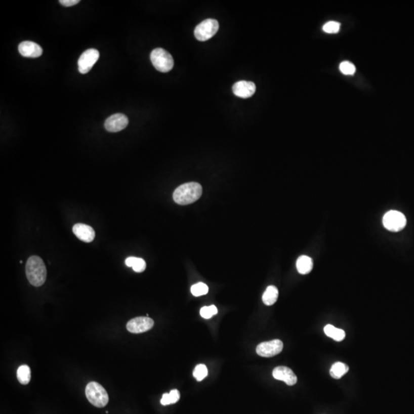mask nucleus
Instances as JSON below:
<instances>
[{"mask_svg": "<svg viewBox=\"0 0 414 414\" xmlns=\"http://www.w3.org/2000/svg\"><path fill=\"white\" fill-rule=\"evenodd\" d=\"M128 125V118L123 114H114L110 116L105 122V128L108 132L111 133L120 132L127 128Z\"/></svg>", "mask_w": 414, "mask_h": 414, "instance_id": "10", "label": "nucleus"}, {"mask_svg": "<svg viewBox=\"0 0 414 414\" xmlns=\"http://www.w3.org/2000/svg\"><path fill=\"white\" fill-rule=\"evenodd\" d=\"M202 188L198 183L191 182L183 184L176 189L173 194L174 202L180 205L193 203L202 196Z\"/></svg>", "mask_w": 414, "mask_h": 414, "instance_id": "2", "label": "nucleus"}, {"mask_svg": "<svg viewBox=\"0 0 414 414\" xmlns=\"http://www.w3.org/2000/svg\"><path fill=\"white\" fill-rule=\"evenodd\" d=\"M278 297V288L273 285H270L266 288L263 296V301L265 305L270 306L276 302Z\"/></svg>", "mask_w": 414, "mask_h": 414, "instance_id": "19", "label": "nucleus"}, {"mask_svg": "<svg viewBox=\"0 0 414 414\" xmlns=\"http://www.w3.org/2000/svg\"><path fill=\"white\" fill-rule=\"evenodd\" d=\"M283 343L278 339L263 342L258 345L256 352L258 355L264 357H272L282 351Z\"/></svg>", "mask_w": 414, "mask_h": 414, "instance_id": "8", "label": "nucleus"}, {"mask_svg": "<svg viewBox=\"0 0 414 414\" xmlns=\"http://www.w3.org/2000/svg\"><path fill=\"white\" fill-rule=\"evenodd\" d=\"M296 267L299 273L302 275H306L313 269V261L308 256H300L296 262Z\"/></svg>", "mask_w": 414, "mask_h": 414, "instance_id": "15", "label": "nucleus"}, {"mask_svg": "<svg viewBox=\"0 0 414 414\" xmlns=\"http://www.w3.org/2000/svg\"><path fill=\"white\" fill-rule=\"evenodd\" d=\"M339 68H340V71L343 74H347V75H352L356 71V68L354 64L352 62H348V61L342 62L340 64Z\"/></svg>", "mask_w": 414, "mask_h": 414, "instance_id": "24", "label": "nucleus"}, {"mask_svg": "<svg viewBox=\"0 0 414 414\" xmlns=\"http://www.w3.org/2000/svg\"><path fill=\"white\" fill-rule=\"evenodd\" d=\"M125 264L133 269L136 272H143L146 269V263L141 258L128 257L125 260Z\"/></svg>", "mask_w": 414, "mask_h": 414, "instance_id": "18", "label": "nucleus"}, {"mask_svg": "<svg viewBox=\"0 0 414 414\" xmlns=\"http://www.w3.org/2000/svg\"><path fill=\"white\" fill-rule=\"evenodd\" d=\"M73 232L77 239L85 242H92L95 237V232L92 226L83 223H77L72 228Z\"/></svg>", "mask_w": 414, "mask_h": 414, "instance_id": "13", "label": "nucleus"}, {"mask_svg": "<svg viewBox=\"0 0 414 414\" xmlns=\"http://www.w3.org/2000/svg\"><path fill=\"white\" fill-rule=\"evenodd\" d=\"M256 90V85L252 81H238L232 86V92L234 95L242 98H251L254 95Z\"/></svg>", "mask_w": 414, "mask_h": 414, "instance_id": "14", "label": "nucleus"}, {"mask_svg": "<svg viewBox=\"0 0 414 414\" xmlns=\"http://www.w3.org/2000/svg\"><path fill=\"white\" fill-rule=\"evenodd\" d=\"M208 375V369L206 366L204 364H198L195 367L194 371H193V377L196 378V381H201L207 377Z\"/></svg>", "mask_w": 414, "mask_h": 414, "instance_id": "23", "label": "nucleus"}, {"mask_svg": "<svg viewBox=\"0 0 414 414\" xmlns=\"http://www.w3.org/2000/svg\"><path fill=\"white\" fill-rule=\"evenodd\" d=\"M19 52L23 57L36 59L43 54V49L37 43L25 41L19 44Z\"/></svg>", "mask_w": 414, "mask_h": 414, "instance_id": "11", "label": "nucleus"}, {"mask_svg": "<svg viewBox=\"0 0 414 414\" xmlns=\"http://www.w3.org/2000/svg\"><path fill=\"white\" fill-rule=\"evenodd\" d=\"M59 3L64 7H70L77 5V4H79L80 1L79 0H60Z\"/></svg>", "mask_w": 414, "mask_h": 414, "instance_id": "27", "label": "nucleus"}, {"mask_svg": "<svg viewBox=\"0 0 414 414\" xmlns=\"http://www.w3.org/2000/svg\"><path fill=\"white\" fill-rule=\"evenodd\" d=\"M86 394L88 400L96 407H105L109 401L106 390L95 381L89 383L86 386Z\"/></svg>", "mask_w": 414, "mask_h": 414, "instance_id": "3", "label": "nucleus"}, {"mask_svg": "<svg viewBox=\"0 0 414 414\" xmlns=\"http://www.w3.org/2000/svg\"><path fill=\"white\" fill-rule=\"evenodd\" d=\"M150 61L153 66L160 72H168L174 68L172 56L161 48L153 49L150 53Z\"/></svg>", "mask_w": 414, "mask_h": 414, "instance_id": "4", "label": "nucleus"}, {"mask_svg": "<svg viewBox=\"0 0 414 414\" xmlns=\"http://www.w3.org/2000/svg\"><path fill=\"white\" fill-rule=\"evenodd\" d=\"M99 52L95 49H88L80 56L77 65L78 71L81 74H87L99 59Z\"/></svg>", "mask_w": 414, "mask_h": 414, "instance_id": "7", "label": "nucleus"}, {"mask_svg": "<svg viewBox=\"0 0 414 414\" xmlns=\"http://www.w3.org/2000/svg\"><path fill=\"white\" fill-rule=\"evenodd\" d=\"M169 397L171 404L176 403L180 400V392H179V391H177V390H172V391L169 393Z\"/></svg>", "mask_w": 414, "mask_h": 414, "instance_id": "26", "label": "nucleus"}, {"mask_svg": "<svg viewBox=\"0 0 414 414\" xmlns=\"http://www.w3.org/2000/svg\"><path fill=\"white\" fill-rule=\"evenodd\" d=\"M340 29V23L335 21H330L327 22L325 25L323 26V30L326 33L332 34L337 33Z\"/></svg>", "mask_w": 414, "mask_h": 414, "instance_id": "25", "label": "nucleus"}, {"mask_svg": "<svg viewBox=\"0 0 414 414\" xmlns=\"http://www.w3.org/2000/svg\"><path fill=\"white\" fill-rule=\"evenodd\" d=\"M324 332L327 337L336 342H342L345 339V332L342 329L337 328L332 324H327L324 327Z\"/></svg>", "mask_w": 414, "mask_h": 414, "instance_id": "16", "label": "nucleus"}, {"mask_svg": "<svg viewBox=\"0 0 414 414\" xmlns=\"http://www.w3.org/2000/svg\"><path fill=\"white\" fill-rule=\"evenodd\" d=\"M160 403L163 406H167V405L171 404V401H170V397H169V393L168 394H164L162 397L161 400H160Z\"/></svg>", "mask_w": 414, "mask_h": 414, "instance_id": "28", "label": "nucleus"}, {"mask_svg": "<svg viewBox=\"0 0 414 414\" xmlns=\"http://www.w3.org/2000/svg\"><path fill=\"white\" fill-rule=\"evenodd\" d=\"M219 27L220 25L216 19H205L196 26L194 30L195 37L199 41H207L217 34Z\"/></svg>", "mask_w": 414, "mask_h": 414, "instance_id": "5", "label": "nucleus"}, {"mask_svg": "<svg viewBox=\"0 0 414 414\" xmlns=\"http://www.w3.org/2000/svg\"><path fill=\"white\" fill-rule=\"evenodd\" d=\"M272 376L278 381H284L288 386L295 385L298 381L294 372L289 367L283 366L275 367L272 372Z\"/></svg>", "mask_w": 414, "mask_h": 414, "instance_id": "12", "label": "nucleus"}, {"mask_svg": "<svg viewBox=\"0 0 414 414\" xmlns=\"http://www.w3.org/2000/svg\"><path fill=\"white\" fill-rule=\"evenodd\" d=\"M17 378L22 385H26L30 382L31 370L28 365H22L18 368Z\"/></svg>", "mask_w": 414, "mask_h": 414, "instance_id": "20", "label": "nucleus"}, {"mask_svg": "<svg viewBox=\"0 0 414 414\" xmlns=\"http://www.w3.org/2000/svg\"><path fill=\"white\" fill-rule=\"evenodd\" d=\"M349 370V367L342 362H336L330 367V375L335 379H340Z\"/></svg>", "mask_w": 414, "mask_h": 414, "instance_id": "17", "label": "nucleus"}, {"mask_svg": "<svg viewBox=\"0 0 414 414\" xmlns=\"http://www.w3.org/2000/svg\"><path fill=\"white\" fill-rule=\"evenodd\" d=\"M208 291H209V288H208L206 284L202 282L193 284V286L191 287V293L196 297L206 295Z\"/></svg>", "mask_w": 414, "mask_h": 414, "instance_id": "21", "label": "nucleus"}, {"mask_svg": "<svg viewBox=\"0 0 414 414\" xmlns=\"http://www.w3.org/2000/svg\"><path fill=\"white\" fill-rule=\"evenodd\" d=\"M217 313H218V309L215 305L204 306L200 309V315L205 319H209L214 315H217Z\"/></svg>", "mask_w": 414, "mask_h": 414, "instance_id": "22", "label": "nucleus"}, {"mask_svg": "<svg viewBox=\"0 0 414 414\" xmlns=\"http://www.w3.org/2000/svg\"><path fill=\"white\" fill-rule=\"evenodd\" d=\"M154 321L149 317H138L130 320L127 324L128 332L134 334L144 333L153 327Z\"/></svg>", "mask_w": 414, "mask_h": 414, "instance_id": "9", "label": "nucleus"}, {"mask_svg": "<svg viewBox=\"0 0 414 414\" xmlns=\"http://www.w3.org/2000/svg\"><path fill=\"white\" fill-rule=\"evenodd\" d=\"M25 274L29 283L35 287H40L44 284L47 277V270L41 258L32 256L29 258L25 265Z\"/></svg>", "mask_w": 414, "mask_h": 414, "instance_id": "1", "label": "nucleus"}, {"mask_svg": "<svg viewBox=\"0 0 414 414\" xmlns=\"http://www.w3.org/2000/svg\"><path fill=\"white\" fill-rule=\"evenodd\" d=\"M383 224L386 229L391 232H399L406 226V219L402 213L391 211L384 216Z\"/></svg>", "mask_w": 414, "mask_h": 414, "instance_id": "6", "label": "nucleus"}]
</instances>
